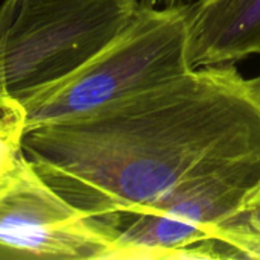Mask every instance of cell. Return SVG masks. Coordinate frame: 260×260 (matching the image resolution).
<instances>
[{"label":"cell","mask_w":260,"mask_h":260,"mask_svg":"<svg viewBox=\"0 0 260 260\" xmlns=\"http://www.w3.org/2000/svg\"><path fill=\"white\" fill-rule=\"evenodd\" d=\"M21 152L62 200L104 224L260 157V76L192 69L87 114L26 128Z\"/></svg>","instance_id":"6da1fadb"},{"label":"cell","mask_w":260,"mask_h":260,"mask_svg":"<svg viewBox=\"0 0 260 260\" xmlns=\"http://www.w3.org/2000/svg\"><path fill=\"white\" fill-rule=\"evenodd\" d=\"M136 0H3L0 94L23 102L75 73L137 17Z\"/></svg>","instance_id":"7a4b0ae2"},{"label":"cell","mask_w":260,"mask_h":260,"mask_svg":"<svg viewBox=\"0 0 260 260\" xmlns=\"http://www.w3.org/2000/svg\"><path fill=\"white\" fill-rule=\"evenodd\" d=\"M187 5L142 8L133 23L81 69L21 102L26 128L87 114L192 70Z\"/></svg>","instance_id":"3957f363"},{"label":"cell","mask_w":260,"mask_h":260,"mask_svg":"<svg viewBox=\"0 0 260 260\" xmlns=\"http://www.w3.org/2000/svg\"><path fill=\"white\" fill-rule=\"evenodd\" d=\"M260 186V157L186 183L165 203L99 224L107 259H215L216 229Z\"/></svg>","instance_id":"277c9868"},{"label":"cell","mask_w":260,"mask_h":260,"mask_svg":"<svg viewBox=\"0 0 260 260\" xmlns=\"http://www.w3.org/2000/svg\"><path fill=\"white\" fill-rule=\"evenodd\" d=\"M102 227L62 200L20 154L0 175V250L40 259H107Z\"/></svg>","instance_id":"5b68a950"},{"label":"cell","mask_w":260,"mask_h":260,"mask_svg":"<svg viewBox=\"0 0 260 260\" xmlns=\"http://www.w3.org/2000/svg\"><path fill=\"white\" fill-rule=\"evenodd\" d=\"M192 69L230 66L260 55V0H197L187 5Z\"/></svg>","instance_id":"8992f818"},{"label":"cell","mask_w":260,"mask_h":260,"mask_svg":"<svg viewBox=\"0 0 260 260\" xmlns=\"http://www.w3.org/2000/svg\"><path fill=\"white\" fill-rule=\"evenodd\" d=\"M215 241L218 260H260V186L216 229Z\"/></svg>","instance_id":"52a82bcc"},{"label":"cell","mask_w":260,"mask_h":260,"mask_svg":"<svg viewBox=\"0 0 260 260\" xmlns=\"http://www.w3.org/2000/svg\"><path fill=\"white\" fill-rule=\"evenodd\" d=\"M26 111L20 101L0 94V175L6 174L21 154Z\"/></svg>","instance_id":"ba28073f"},{"label":"cell","mask_w":260,"mask_h":260,"mask_svg":"<svg viewBox=\"0 0 260 260\" xmlns=\"http://www.w3.org/2000/svg\"><path fill=\"white\" fill-rule=\"evenodd\" d=\"M142 8H174L190 3V0H136Z\"/></svg>","instance_id":"9c48e42d"}]
</instances>
